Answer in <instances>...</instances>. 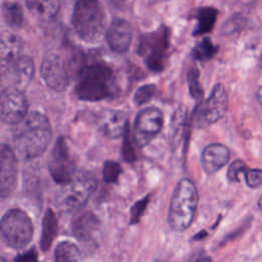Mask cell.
<instances>
[{"label":"cell","mask_w":262,"mask_h":262,"mask_svg":"<svg viewBox=\"0 0 262 262\" xmlns=\"http://www.w3.org/2000/svg\"><path fill=\"white\" fill-rule=\"evenodd\" d=\"M57 195L58 207L66 212L81 210L96 189L95 176L89 171L78 172L66 184Z\"/></svg>","instance_id":"cell-5"},{"label":"cell","mask_w":262,"mask_h":262,"mask_svg":"<svg viewBox=\"0 0 262 262\" xmlns=\"http://www.w3.org/2000/svg\"><path fill=\"white\" fill-rule=\"evenodd\" d=\"M1 120L5 124L16 125L28 115V100L24 90L13 86L3 87L0 99Z\"/></svg>","instance_id":"cell-10"},{"label":"cell","mask_w":262,"mask_h":262,"mask_svg":"<svg viewBox=\"0 0 262 262\" xmlns=\"http://www.w3.org/2000/svg\"><path fill=\"white\" fill-rule=\"evenodd\" d=\"M0 229L5 245L15 250L27 246L34 232L31 218L19 209H10L2 216Z\"/></svg>","instance_id":"cell-7"},{"label":"cell","mask_w":262,"mask_h":262,"mask_svg":"<svg viewBox=\"0 0 262 262\" xmlns=\"http://www.w3.org/2000/svg\"><path fill=\"white\" fill-rule=\"evenodd\" d=\"M122 171H123L122 167L119 163L115 161H106L104 162L103 168H102L103 180L106 183H115L117 182Z\"/></svg>","instance_id":"cell-27"},{"label":"cell","mask_w":262,"mask_h":262,"mask_svg":"<svg viewBox=\"0 0 262 262\" xmlns=\"http://www.w3.org/2000/svg\"><path fill=\"white\" fill-rule=\"evenodd\" d=\"M245 166H246V164L242 160L233 161L227 169V178H228V180L233 181V182L238 181V174L243 172V169H244Z\"/></svg>","instance_id":"cell-33"},{"label":"cell","mask_w":262,"mask_h":262,"mask_svg":"<svg viewBox=\"0 0 262 262\" xmlns=\"http://www.w3.org/2000/svg\"><path fill=\"white\" fill-rule=\"evenodd\" d=\"M230 152L227 146L221 143H211L207 145L201 157L204 171L207 174H214L223 168L229 161Z\"/></svg>","instance_id":"cell-16"},{"label":"cell","mask_w":262,"mask_h":262,"mask_svg":"<svg viewBox=\"0 0 262 262\" xmlns=\"http://www.w3.org/2000/svg\"><path fill=\"white\" fill-rule=\"evenodd\" d=\"M58 222L52 209H47L42 221V233L40 238V247L42 251H47L51 247L57 234Z\"/></svg>","instance_id":"cell-20"},{"label":"cell","mask_w":262,"mask_h":262,"mask_svg":"<svg viewBox=\"0 0 262 262\" xmlns=\"http://www.w3.org/2000/svg\"><path fill=\"white\" fill-rule=\"evenodd\" d=\"M257 205H258V208H259L260 210H262V195L260 196V199H259V201H258Z\"/></svg>","instance_id":"cell-38"},{"label":"cell","mask_w":262,"mask_h":262,"mask_svg":"<svg viewBox=\"0 0 262 262\" xmlns=\"http://www.w3.org/2000/svg\"><path fill=\"white\" fill-rule=\"evenodd\" d=\"M52 137L49 120L40 112L29 113L24 120L15 125L12 142L19 156L32 160L41 156L49 145Z\"/></svg>","instance_id":"cell-1"},{"label":"cell","mask_w":262,"mask_h":262,"mask_svg":"<svg viewBox=\"0 0 262 262\" xmlns=\"http://www.w3.org/2000/svg\"><path fill=\"white\" fill-rule=\"evenodd\" d=\"M3 16L6 24L11 28L17 29L23 24V9L16 2H5L3 4Z\"/></svg>","instance_id":"cell-24"},{"label":"cell","mask_w":262,"mask_h":262,"mask_svg":"<svg viewBox=\"0 0 262 262\" xmlns=\"http://www.w3.org/2000/svg\"><path fill=\"white\" fill-rule=\"evenodd\" d=\"M100 126L107 137L117 138L124 134L128 122L122 112L117 110H106L101 114Z\"/></svg>","instance_id":"cell-18"},{"label":"cell","mask_w":262,"mask_h":262,"mask_svg":"<svg viewBox=\"0 0 262 262\" xmlns=\"http://www.w3.org/2000/svg\"><path fill=\"white\" fill-rule=\"evenodd\" d=\"M40 73L45 84L55 91H63L70 84V73L66 61L56 53L44 57Z\"/></svg>","instance_id":"cell-12"},{"label":"cell","mask_w":262,"mask_h":262,"mask_svg":"<svg viewBox=\"0 0 262 262\" xmlns=\"http://www.w3.org/2000/svg\"><path fill=\"white\" fill-rule=\"evenodd\" d=\"M261 59H262V56H261Z\"/></svg>","instance_id":"cell-40"},{"label":"cell","mask_w":262,"mask_h":262,"mask_svg":"<svg viewBox=\"0 0 262 262\" xmlns=\"http://www.w3.org/2000/svg\"><path fill=\"white\" fill-rule=\"evenodd\" d=\"M75 93L85 101H100L113 98L118 93V85L113 70L101 62L83 67L77 76Z\"/></svg>","instance_id":"cell-2"},{"label":"cell","mask_w":262,"mask_h":262,"mask_svg":"<svg viewBox=\"0 0 262 262\" xmlns=\"http://www.w3.org/2000/svg\"><path fill=\"white\" fill-rule=\"evenodd\" d=\"M228 108V96L223 84L218 83L212 89L210 96L196 108L193 124L198 128L208 127L222 119Z\"/></svg>","instance_id":"cell-8"},{"label":"cell","mask_w":262,"mask_h":262,"mask_svg":"<svg viewBox=\"0 0 262 262\" xmlns=\"http://www.w3.org/2000/svg\"><path fill=\"white\" fill-rule=\"evenodd\" d=\"M72 23L82 40L89 43L98 41L105 28V13L100 0H76Z\"/></svg>","instance_id":"cell-3"},{"label":"cell","mask_w":262,"mask_h":262,"mask_svg":"<svg viewBox=\"0 0 262 262\" xmlns=\"http://www.w3.org/2000/svg\"><path fill=\"white\" fill-rule=\"evenodd\" d=\"M156 93V86L154 84H146L139 87L134 94V102L137 105H142L148 102Z\"/></svg>","instance_id":"cell-29"},{"label":"cell","mask_w":262,"mask_h":262,"mask_svg":"<svg viewBox=\"0 0 262 262\" xmlns=\"http://www.w3.org/2000/svg\"><path fill=\"white\" fill-rule=\"evenodd\" d=\"M207 232L205 231V230H202V231H200L198 234H195L194 236H193V239H202V238H204L205 236H207Z\"/></svg>","instance_id":"cell-36"},{"label":"cell","mask_w":262,"mask_h":262,"mask_svg":"<svg viewBox=\"0 0 262 262\" xmlns=\"http://www.w3.org/2000/svg\"><path fill=\"white\" fill-rule=\"evenodd\" d=\"M245 176L246 183L251 188H256L262 184V170L260 169H252L245 166L242 172Z\"/></svg>","instance_id":"cell-30"},{"label":"cell","mask_w":262,"mask_h":262,"mask_svg":"<svg viewBox=\"0 0 262 262\" xmlns=\"http://www.w3.org/2000/svg\"><path fill=\"white\" fill-rule=\"evenodd\" d=\"M34 72L33 59L28 55H20L5 72L1 73V76L2 80L6 78L10 82L7 86H13L25 91L33 79Z\"/></svg>","instance_id":"cell-14"},{"label":"cell","mask_w":262,"mask_h":262,"mask_svg":"<svg viewBox=\"0 0 262 262\" xmlns=\"http://www.w3.org/2000/svg\"><path fill=\"white\" fill-rule=\"evenodd\" d=\"M152 2H162V1H165V0H151Z\"/></svg>","instance_id":"cell-39"},{"label":"cell","mask_w":262,"mask_h":262,"mask_svg":"<svg viewBox=\"0 0 262 262\" xmlns=\"http://www.w3.org/2000/svg\"><path fill=\"white\" fill-rule=\"evenodd\" d=\"M188 89L190 95L194 99H201L203 97V88L199 81V71L195 68H192L187 73Z\"/></svg>","instance_id":"cell-28"},{"label":"cell","mask_w":262,"mask_h":262,"mask_svg":"<svg viewBox=\"0 0 262 262\" xmlns=\"http://www.w3.org/2000/svg\"><path fill=\"white\" fill-rule=\"evenodd\" d=\"M23 43L20 39L13 34H3L0 43L1 73L5 72L20 55Z\"/></svg>","instance_id":"cell-17"},{"label":"cell","mask_w":262,"mask_h":262,"mask_svg":"<svg viewBox=\"0 0 262 262\" xmlns=\"http://www.w3.org/2000/svg\"><path fill=\"white\" fill-rule=\"evenodd\" d=\"M27 7L36 15L50 19L59 9V0H25Z\"/></svg>","instance_id":"cell-23"},{"label":"cell","mask_w":262,"mask_h":262,"mask_svg":"<svg viewBox=\"0 0 262 262\" xmlns=\"http://www.w3.org/2000/svg\"><path fill=\"white\" fill-rule=\"evenodd\" d=\"M48 169L53 180L60 185L68 183L76 174V157L63 137L56 140L51 150Z\"/></svg>","instance_id":"cell-9"},{"label":"cell","mask_w":262,"mask_h":262,"mask_svg":"<svg viewBox=\"0 0 262 262\" xmlns=\"http://www.w3.org/2000/svg\"><path fill=\"white\" fill-rule=\"evenodd\" d=\"M257 100L260 102V103H262V86L258 89V91H257Z\"/></svg>","instance_id":"cell-37"},{"label":"cell","mask_w":262,"mask_h":262,"mask_svg":"<svg viewBox=\"0 0 262 262\" xmlns=\"http://www.w3.org/2000/svg\"><path fill=\"white\" fill-rule=\"evenodd\" d=\"M187 124V112L184 106H179L173 114L170 125V138L174 148L180 144L184 137Z\"/></svg>","instance_id":"cell-21"},{"label":"cell","mask_w":262,"mask_h":262,"mask_svg":"<svg viewBox=\"0 0 262 262\" xmlns=\"http://www.w3.org/2000/svg\"><path fill=\"white\" fill-rule=\"evenodd\" d=\"M122 156H123V159L128 163L134 162L136 160L135 150H134L132 142H131L129 125L127 126V128L124 132V139H123V144H122Z\"/></svg>","instance_id":"cell-31"},{"label":"cell","mask_w":262,"mask_h":262,"mask_svg":"<svg viewBox=\"0 0 262 262\" xmlns=\"http://www.w3.org/2000/svg\"><path fill=\"white\" fill-rule=\"evenodd\" d=\"M54 256L57 261H79L81 259L79 248L69 241L61 242L57 245Z\"/></svg>","instance_id":"cell-25"},{"label":"cell","mask_w":262,"mask_h":262,"mask_svg":"<svg viewBox=\"0 0 262 262\" xmlns=\"http://www.w3.org/2000/svg\"><path fill=\"white\" fill-rule=\"evenodd\" d=\"M170 47V30L162 25L156 31L141 35L138 42V54L146 67L156 73L165 69Z\"/></svg>","instance_id":"cell-6"},{"label":"cell","mask_w":262,"mask_h":262,"mask_svg":"<svg viewBox=\"0 0 262 262\" xmlns=\"http://www.w3.org/2000/svg\"><path fill=\"white\" fill-rule=\"evenodd\" d=\"M218 51V47L213 44L209 37H205L201 42H199L191 51L193 58L198 60H209Z\"/></svg>","instance_id":"cell-26"},{"label":"cell","mask_w":262,"mask_h":262,"mask_svg":"<svg viewBox=\"0 0 262 262\" xmlns=\"http://www.w3.org/2000/svg\"><path fill=\"white\" fill-rule=\"evenodd\" d=\"M250 224H251V219H250V220H246V222H245L241 227H238V228L235 229L233 232H231L230 234H228V235L226 236V238H224V242H227V241H230V239H232V238H235V237H236V234H237V233H242L244 230H246V229L249 227Z\"/></svg>","instance_id":"cell-35"},{"label":"cell","mask_w":262,"mask_h":262,"mask_svg":"<svg viewBox=\"0 0 262 262\" xmlns=\"http://www.w3.org/2000/svg\"><path fill=\"white\" fill-rule=\"evenodd\" d=\"M98 229V219L91 212L80 215L73 222V233L80 242H90Z\"/></svg>","instance_id":"cell-19"},{"label":"cell","mask_w":262,"mask_h":262,"mask_svg":"<svg viewBox=\"0 0 262 262\" xmlns=\"http://www.w3.org/2000/svg\"><path fill=\"white\" fill-rule=\"evenodd\" d=\"M164 117L161 110L157 107H145L141 110L134 122L133 136L136 144L140 147L148 144L161 131Z\"/></svg>","instance_id":"cell-11"},{"label":"cell","mask_w":262,"mask_h":262,"mask_svg":"<svg viewBox=\"0 0 262 262\" xmlns=\"http://www.w3.org/2000/svg\"><path fill=\"white\" fill-rule=\"evenodd\" d=\"M199 202L198 190L194 183L187 179H181L172 194L168 221L175 231L185 230L192 222Z\"/></svg>","instance_id":"cell-4"},{"label":"cell","mask_w":262,"mask_h":262,"mask_svg":"<svg viewBox=\"0 0 262 262\" xmlns=\"http://www.w3.org/2000/svg\"><path fill=\"white\" fill-rule=\"evenodd\" d=\"M106 41L111 49L117 53L128 51L132 40V28L123 18H114L105 33Z\"/></svg>","instance_id":"cell-15"},{"label":"cell","mask_w":262,"mask_h":262,"mask_svg":"<svg viewBox=\"0 0 262 262\" xmlns=\"http://www.w3.org/2000/svg\"><path fill=\"white\" fill-rule=\"evenodd\" d=\"M17 182V160L13 149L7 144L1 145L0 151V194L7 198L14 190Z\"/></svg>","instance_id":"cell-13"},{"label":"cell","mask_w":262,"mask_h":262,"mask_svg":"<svg viewBox=\"0 0 262 262\" xmlns=\"http://www.w3.org/2000/svg\"><path fill=\"white\" fill-rule=\"evenodd\" d=\"M15 260L16 261H36L37 260L36 250L34 248H32L29 251H27L26 253H23V254L18 255L15 258Z\"/></svg>","instance_id":"cell-34"},{"label":"cell","mask_w":262,"mask_h":262,"mask_svg":"<svg viewBox=\"0 0 262 262\" xmlns=\"http://www.w3.org/2000/svg\"><path fill=\"white\" fill-rule=\"evenodd\" d=\"M149 201V195H145L143 199L137 201L130 209V224H136L139 222L141 216L143 215L147 204Z\"/></svg>","instance_id":"cell-32"},{"label":"cell","mask_w":262,"mask_h":262,"mask_svg":"<svg viewBox=\"0 0 262 262\" xmlns=\"http://www.w3.org/2000/svg\"><path fill=\"white\" fill-rule=\"evenodd\" d=\"M218 10L212 6H204L196 10V26L192 31L193 36H200L212 31L217 19Z\"/></svg>","instance_id":"cell-22"}]
</instances>
